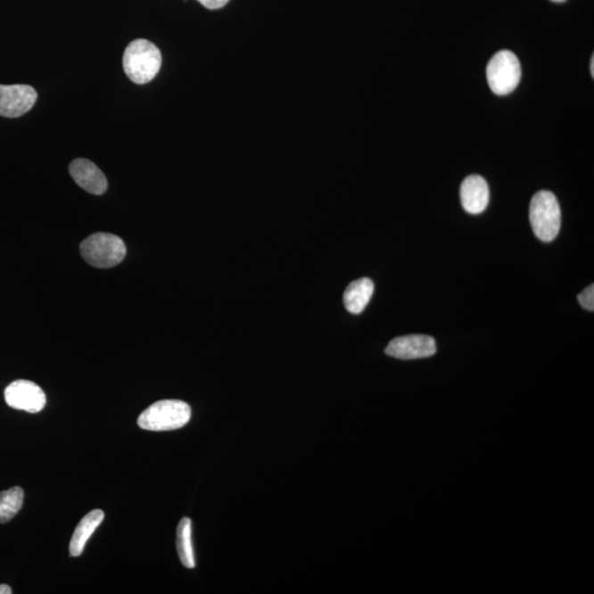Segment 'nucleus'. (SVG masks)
<instances>
[{
  "mask_svg": "<svg viewBox=\"0 0 594 594\" xmlns=\"http://www.w3.org/2000/svg\"><path fill=\"white\" fill-rule=\"evenodd\" d=\"M520 61L513 52L502 50L493 55L487 68L490 88L497 95H507L521 81Z\"/></svg>",
  "mask_w": 594,
  "mask_h": 594,
  "instance_id": "39448f33",
  "label": "nucleus"
},
{
  "mask_svg": "<svg viewBox=\"0 0 594 594\" xmlns=\"http://www.w3.org/2000/svg\"><path fill=\"white\" fill-rule=\"evenodd\" d=\"M25 492L21 487H13L0 492V524L8 523L21 510Z\"/></svg>",
  "mask_w": 594,
  "mask_h": 594,
  "instance_id": "4468645a",
  "label": "nucleus"
},
{
  "mask_svg": "<svg viewBox=\"0 0 594 594\" xmlns=\"http://www.w3.org/2000/svg\"><path fill=\"white\" fill-rule=\"evenodd\" d=\"M37 94L30 85H0V116L18 118L35 106Z\"/></svg>",
  "mask_w": 594,
  "mask_h": 594,
  "instance_id": "0eeeda50",
  "label": "nucleus"
},
{
  "mask_svg": "<svg viewBox=\"0 0 594 594\" xmlns=\"http://www.w3.org/2000/svg\"><path fill=\"white\" fill-rule=\"evenodd\" d=\"M81 254L85 261L95 268H112L124 260L127 253L124 240L118 235L97 233L89 235L81 243Z\"/></svg>",
  "mask_w": 594,
  "mask_h": 594,
  "instance_id": "20e7f679",
  "label": "nucleus"
},
{
  "mask_svg": "<svg viewBox=\"0 0 594 594\" xmlns=\"http://www.w3.org/2000/svg\"><path fill=\"white\" fill-rule=\"evenodd\" d=\"M4 400L9 407L35 414L45 408L46 403L44 390L28 380H17L4 390Z\"/></svg>",
  "mask_w": 594,
  "mask_h": 594,
  "instance_id": "423d86ee",
  "label": "nucleus"
},
{
  "mask_svg": "<svg viewBox=\"0 0 594 594\" xmlns=\"http://www.w3.org/2000/svg\"><path fill=\"white\" fill-rule=\"evenodd\" d=\"M578 301L580 305L582 306L584 309L594 310V285H591L588 286L586 290L578 295Z\"/></svg>",
  "mask_w": 594,
  "mask_h": 594,
  "instance_id": "2eb2a0df",
  "label": "nucleus"
},
{
  "mask_svg": "<svg viewBox=\"0 0 594 594\" xmlns=\"http://www.w3.org/2000/svg\"><path fill=\"white\" fill-rule=\"evenodd\" d=\"M105 514L102 510H94L85 516L79 524L75 528L72 540L70 543V554L73 557H78L83 553L89 537L102 524Z\"/></svg>",
  "mask_w": 594,
  "mask_h": 594,
  "instance_id": "f8f14e48",
  "label": "nucleus"
},
{
  "mask_svg": "<svg viewBox=\"0 0 594 594\" xmlns=\"http://www.w3.org/2000/svg\"><path fill=\"white\" fill-rule=\"evenodd\" d=\"M591 75H592V78H594V56H592V59H591Z\"/></svg>",
  "mask_w": 594,
  "mask_h": 594,
  "instance_id": "a211bd4d",
  "label": "nucleus"
},
{
  "mask_svg": "<svg viewBox=\"0 0 594 594\" xmlns=\"http://www.w3.org/2000/svg\"><path fill=\"white\" fill-rule=\"evenodd\" d=\"M551 2H555V3H564L565 0H551Z\"/></svg>",
  "mask_w": 594,
  "mask_h": 594,
  "instance_id": "6ab92c4d",
  "label": "nucleus"
},
{
  "mask_svg": "<svg viewBox=\"0 0 594 594\" xmlns=\"http://www.w3.org/2000/svg\"><path fill=\"white\" fill-rule=\"evenodd\" d=\"M202 6L215 11V9L223 8L229 3V0H198Z\"/></svg>",
  "mask_w": 594,
  "mask_h": 594,
  "instance_id": "dca6fc26",
  "label": "nucleus"
},
{
  "mask_svg": "<svg viewBox=\"0 0 594 594\" xmlns=\"http://www.w3.org/2000/svg\"><path fill=\"white\" fill-rule=\"evenodd\" d=\"M530 221L532 231L540 242L550 243L557 237L561 226V210L553 193L540 191L532 196Z\"/></svg>",
  "mask_w": 594,
  "mask_h": 594,
  "instance_id": "7ed1b4c3",
  "label": "nucleus"
},
{
  "mask_svg": "<svg viewBox=\"0 0 594 594\" xmlns=\"http://www.w3.org/2000/svg\"><path fill=\"white\" fill-rule=\"evenodd\" d=\"M374 291V282L367 277L351 282L343 294V304L348 312L355 315L362 313L369 304Z\"/></svg>",
  "mask_w": 594,
  "mask_h": 594,
  "instance_id": "9b49d317",
  "label": "nucleus"
},
{
  "mask_svg": "<svg viewBox=\"0 0 594 594\" xmlns=\"http://www.w3.org/2000/svg\"><path fill=\"white\" fill-rule=\"evenodd\" d=\"M12 588L7 586V584H0V594H12Z\"/></svg>",
  "mask_w": 594,
  "mask_h": 594,
  "instance_id": "f3484780",
  "label": "nucleus"
},
{
  "mask_svg": "<svg viewBox=\"0 0 594 594\" xmlns=\"http://www.w3.org/2000/svg\"><path fill=\"white\" fill-rule=\"evenodd\" d=\"M177 547L178 557L184 567L193 569L195 567L194 550L192 545V521L184 517L177 526Z\"/></svg>",
  "mask_w": 594,
  "mask_h": 594,
  "instance_id": "ddd939ff",
  "label": "nucleus"
},
{
  "mask_svg": "<svg viewBox=\"0 0 594 594\" xmlns=\"http://www.w3.org/2000/svg\"><path fill=\"white\" fill-rule=\"evenodd\" d=\"M191 415L190 405L183 400H159L140 414L138 425L145 431H174L186 426Z\"/></svg>",
  "mask_w": 594,
  "mask_h": 594,
  "instance_id": "f03ea898",
  "label": "nucleus"
},
{
  "mask_svg": "<svg viewBox=\"0 0 594 594\" xmlns=\"http://www.w3.org/2000/svg\"><path fill=\"white\" fill-rule=\"evenodd\" d=\"M461 204L466 213H483L489 204L490 191L488 183L480 176H470L461 184Z\"/></svg>",
  "mask_w": 594,
  "mask_h": 594,
  "instance_id": "9d476101",
  "label": "nucleus"
},
{
  "mask_svg": "<svg viewBox=\"0 0 594 594\" xmlns=\"http://www.w3.org/2000/svg\"><path fill=\"white\" fill-rule=\"evenodd\" d=\"M162 55L158 46L145 39H136L127 46L122 59L125 73L132 82L147 84L161 69Z\"/></svg>",
  "mask_w": 594,
  "mask_h": 594,
  "instance_id": "f257e3e1",
  "label": "nucleus"
},
{
  "mask_svg": "<svg viewBox=\"0 0 594 594\" xmlns=\"http://www.w3.org/2000/svg\"><path fill=\"white\" fill-rule=\"evenodd\" d=\"M69 169L70 177L84 191L94 195H103L107 191L108 182L105 174L89 160H74L70 164Z\"/></svg>",
  "mask_w": 594,
  "mask_h": 594,
  "instance_id": "1a4fd4ad",
  "label": "nucleus"
},
{
  "mask_svg": "<svg viewBox=\"0 0 594 594\" xmlns=\"http://www.w3.org/2000/svg\"><path fill=\"white\" fill-rule=\"evenodd\" d=\"M436 351L435 339L425 334L395 338L385 349L386 355L400 360L423 359L435 355Z\"/></svg>",
  "mask_w": 594,
  "mask_h": 594,
  "instance_id": "6e6552de",
  "label": "nucleus"
}]
</instances>
